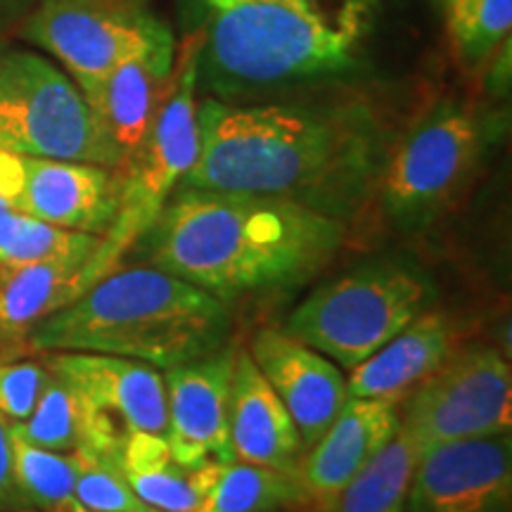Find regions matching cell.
Returning a JSON list of instances; mask_svg holds the SVG:
<instances>
[{
	"mask_svg": "<svg viewBox=\"0 0 512 512\" xmlns=\"http://www.w3.org/2000/svg\"><path fill=\"white\" fill-rule=\"evenodd\" d=\"M124 475L145 505L157 512H197L202 505L195 470L178 465L162 434L128 432L121 444Z\"/></svg>",
	"mask_w": 512,
	"mask_h": 512,
	"instance_id": "7402d4cb",
	"label": "cell"
},
{
	"mask_svg": "<svg viewBox=\"0 0 512 512\" xmlns=\"http://www.w3.org/2000/svg\"><path fill=\"white\" fill-rule=\"evenodd\" d=\"M448 34L465 67L479 69L510 43L512 0H446Z\"/></svg>",
	"mask_w": 512,
	"mask_h": 512,
	"instance_id": "4316f807",
	"label": "cell"
},
{
	"mask_svg": "<svg viewBox=\"0 0 512 512\" xmlns=\"http://www.w3.org/2000/svg\"><path fill=\"white\" fill-rule=\"evenodd\" d=\"M67 512H91V510H86V508H81V505L79 503H72V505H69V508H67Z\"/></svg>",
	"mask_w": 512,
	"mask_h": 512,
	"instance_id": "d6a6232c",
	"label": "cell"
},
{
	"mask_svg": "<svg viewBox=\"0 0 512 512\" xmlns=\"http://www.w3.org/2000/svg\"><path fill=\"white\" fill-rule=\"evenodd\" d=\"M202 505L197 512H275L309 503L299 472L209 460L195 470Z\"/></svg>",
	"mask_w": 512,
	"mask_h": 512,
	"instance_id": "44dd1931",
	"label": "cell"
},
{
	"mask_svg": "<svg viewBox=\"0 0 512 512\" xmlns=\"http://www.w3.org/2000/svg\"><path fill=\"white\" fill-rule=\"evenodd\" d=\"M510 434L430 446L415 465L408 512H510Z\"/></svg>",
	"mask_w": 512,
	"mask_h": 512,
	"instance_id": "7c38bea8",
	"label": "cell"
},
{
	"mask_svg": "<svg viewBox=\"0 0 512 512\" xmlns=\"http://www.w3.org/2000/svg\"><path fill=\"white\" fill-rule=\"evenodd\" d=\"M195 36L176 50L174 86L166 95L155 124L140 145L136 157L119 174V209L112 228L102 235L93 259V283L114 271L121 259L136 247L169 197L181 188L183 178L200 152L197 128V69Z\"/></svg>",
	"mask_w": 512,
	"mask_h": 512,
	"instance_id": "52a82bcc",
	"label": "cell"
},
{
	"mask_svg": "<svg viewBox=\"0 0 512 512\" xmlns=\"http://www.w3.org/2000/svg\"><path fill=\"white\" fill-rule=\"evenodd\" d=\"M46 380V363L5 361V358H0V415L10 425L27 420L34 411Z\"/></svg>",
	"mask_w": 512,
	"mask_h": 512,
	"instance_id": "f1b7e54d",
	"label": "cell"
},
{
	"mask_svg": "<svg viewBox=\"0 0 512 512\" xmlns=\"http://www.w3.org/2000/svg\"><path fill=\"white\" fill-rule=\"evenodd\" d=\"M399 420V403L349 396L299 465L309 503L320 510L328 508L339 491L394 439Z\"/></svg>",
	"mask_w": 512,
	"mask_h": 512,
	"instance_id": "e0dca14e",
	"label": "cell"
},
{
	"mask_svg": "<svg viewBox=\"0 0 512 512\" xmlns=\"http://www.w3.org/2000/svg\"><path fill=\"white\" fill-rule=\"evenodd\" d=\"M344 238L347 223L302 204L178 188L136 247L147 266L230 302L306 283L335 259Z\"/></svg>",
	"mask_w": 512,
	"mask_h": 512,
	"instance_id": "7a4b0ae2",
	"label": "cell"
},
{
	"mask_svg": "<svg viewBox=\"0 0 512 512\" xmlns=\"http://www.w3.org/2000/svg\"><path fill=\"white\" fill-rule=\"evenodd\" d=\"M226 302L155 266L114 268L72 304L43 318L34 351H91L169 370L226 347Z\"/></svg>",
	"mask_w": 512,
	"mask_h": 512,
	"instance_id": "277c9868",
	"label": "cell"
},
{
	"mask_svg": "<svg viewBox=\"0 0 512 512\" xmlns=\"http://www.w3.org/2000/svg\"><path fill=\"white\" fill-rule=\"evenodd\" d=\"M228 422L235 460L299 472L306 448L297 425L247 349H235Z\"/></svg>",
	"mask_w": 512,
	"mask_h": 512,
	"instance_id": "ac0fdd59",
	"label": "cell"
},
{
	"mask_svg": "<svg viewBox=\"0 0 512 512\" xmlns=\"http://www.w3.org/2000/svg\"><path fill=\"white\" fill-rule=\"evenodd\" d=\"M22 508L12 475V434L10 422L0 415V512Z\"/></svg>",
	"mask_w": 512,
	"mask_h": 512,
	"instance_id": "f546056e",
	"label": "cell"
},
{
	"mask_svg": "<svg viewBox=\"0 0 512 512\" xmlns=\"http://www.w3.org/2000/svg\"><path fill=\"white\" fill-rule=\"evenodd\" d=\"M430 297L432 287L420 271L399 261H373L316 287L290 313L285 332L351 370L411 325Z\"/></svg>",
	"mask_w": 512,
	"mask_h": 512,
	"instance_id": "8992f818",
	"label": "cell"
},
{
	"mask_svg": "<svg viewBox=\"0 0 512 512\" xmlns=\"http://www.w3.org/2000/svg\"><path fill=\"white\" fill-rule=\"evenodd\" d=\"M176 50L164 46L131 57L83 95L117 157V171L136 157L174 86Z\"/></svg>",
	"mask_w": 512,
	"mask_h": 512,
	"instance_id": "2e32d148",
	"label": "cell"
},
{
	"mask_svg": "<svg viewBox=\"0 0 512 512\" xmlns=\"http://www.w3.org/2000/svg\"><path fill=\"white\" fill-rule=\"evenodd\" d=\"M8 3H12V0H0V5H8Z\"/></svg>",
	"mask_w": 512,
	"mask_h": 512,
	"instance_id": "836d02e7",
	"label": "cell"
},
{
	"mask_svg": "<svg viewBox=\"0 0 512 512\" xmlns=\"http://www.w3.org/2000/svg\"><path fill=\"white\" fill-rule=\"evenodd\" d=\"M498 138L501 126L482 107L439 100L384 159L375 190L384 219L406 233L430 226L463 195Z\"/></svg>",
	"mask_w": 512,
	"mask_h": 512,
	"instance_id": "5b68a950",
	"label": "cell"
},
{
	"mask_svg": "<svg viewBox=\"0 0 512 512\" xmlns=\"http://www.w3.org/2000/svg\"><path fill=\"white\" fill-rule=\"evenodd\" d=\"M200 152L181 188L249 192L347 223L375 197L392 133L363 100L197 102Z\"/></svg>",
	"mask_w": 512,
	"mask_h": 512,
	"instance_id": "6da1fadb",
	"label": "cell"
},
{
	"mask_svg": "<svg viewBox=\"0 0 512 512\" xmlns=\"http://www.w3.org/2000/svg\"><path fill=\"white\" fill-rule=\"evenodd\" d=\"M0 150L117 171L79 86L57 62L12 43H0Z\"/></svg>",
	"mask_w": 512,
	"mask_h": 512,
	"instance_id": "ba28073f",
	"label": "cell"
},
{
	"mask_svg": "<svg viewBox=\"0 0 512 512\" xmlns=\"http://www.w3.org/2000/svg\"><path fill=\"white\" fill-rule=\"evenodd\" d=\"M100 245L102 235L50 226L19 214L0 200V273L43 261L93 256L98 254Z\"/></svg>",
	"mask_w": 512,
	"mask_h": 512,
	"instance_id": "d4e9b609",
	"label": "cell"
},
{
	"mask_svg": "<svg viewBox=\"0 0 512 512\" xmlns=\"http://www.w3.org/2000/svg\"><path fill=\"white\" fill-rule=\"evenodd\" d=\"M406 401L399 427L420 451L453 439L510 434V363L491 347L460 351L448 356Z\"/></svg>",
	"mask_w": 512,
	"mask_h": 512,
	"instance_id": "30bf717a",
	"label": "cell"
},
{
	"mask_svg": "<svg viewBox=\"0 0 512 512\" xmlns=\"http://www.w3.org/2000/svg\"><path fill=\"white\" fill-rule=\"evenodd\" d=\"M235 349L169 368L166 387V444L178 465L195 470L209 460H235L230 448V382Z\"/></svg>",
	"mask_w": 512,
	"mask_h": 512,
	"instance_id": "4fadbf2b",
	"label": "cell"
},
{
	"mask_svg": "<svg viewBox=\"0 0 512 512\" xmlns=\"http://www.w3.org/2000/svg\"><path fill=\"white\" fill-rule=\"evenodd\" d=\"M10 434L31 446L72 453L91 444L93 418L72 384L48 370V380L34 411L24 422L10 425Z\"/></svg>",
	"mask_w": 512,
	"mask_h": 512,
	"instance_id": "cb8c5ba5",
	"label": "cell"
},
{
	"mask_svg": "<svg viewBox=\"0 0 512 512\" xmlns=\"http://www.w3.org/2000/svg\"><path fill=\"white\" fill-rule=\"evenodd\" d=\"M306 3L332 5V8H347V5H370V8H377V3H380V0H306Z\"/></svg>",
	"mask_w": 512,
	"mask_h": 512,
	"instance_id": "4dcf8cb0",
	"label": "cell"
},
{
	"mask_svg": "<svg viewBox=\"0 0 512 512\" xmlns=\"http://www.w3.org/2000/svg\"><path fill=\"white\" fill-rule=\"evenodd\" d=\"M93 256L43 261L0 273V344H24L43 318L93 285Z\"/></svg>",
	"mask_w": 512,
	"mask_h": 512,
	"instance_id": "ffe728a7",
	"label": "cell"
},
{
	"mask_svg": "<svg viewBox=\"0 0 512 512\" xmlns=\"http://www.w3.org/2000/svg\"><path fill=\"white\" fill-rule=\"evenodd\" d=\"M0 200L50 226L105 235L117 219L119 174L91 162L0 150Z\"/></svg>",
	"mask_w": 512,
	"mask_h": 512,
	"instance_id": "8fae6325",
	"label": "cell"
},
{
	"mask_svg": "<svg viewBox=\"0 0 512 512\" xmlns=\"http://www.w3.org/2000/svg\"><path fill=\"white\" fill-rule=\"evenodd\" d=\"M76 456L74 501L91 512H157L131 489L121 467V444L83 446Z\"/></svg>",
	"mask_w": 512,
	"mask_h": 512,
	"instance_id": "83f0119b",
	"label": "cell"
},
{
	"mask_svg": "<svg viewBox=\"0 0 512 512\" xmlns=\"http://www.w3.org/2000/svg\"><path fill=\"white\" fill-rule=\"evenodd\" d=\"M197 91L223 102L292 91L361 67L375 8L306 0H202Z\"/></svg>",
	"mask_w": 512,
	"mask_h": 512,
	"instance_id": "3957f363",
	"label": "cell"
},
{
	"mask_svg": "<svg viewBox=\"0 0 512 512\" xmlns=\"http://www.w3.org/2000/svg\"><path fill=\"white\" fill-rule=\"evenodd\" d=\"M420 446L401 430L339 491L325 512H408V489Z\"/></svg>",
	"mask_w": 512,
	"mask_h": 512,
	"instance_id": "603a6c76",
	"label": "cell"
},
{
	"mask_svg": "<svg viewBox=\"0 0 512 512\" xmlns=\"http://www.w3.org/2000/svg\"><path fill=\"white\" fill-rule=\"evenodd\" d=\"M43 363L72 384L93 418L124 437L128 432L166 437V387L159 368L136 358L91 351H48Z\"/></svg>",
	"mask_w": 512,
	"mask_h": 512,
	"instance_id": "5bb4252c",
	"label": "cell"
},
{
	"mask_svg": "<svg viewBox=\"0 0 512 512\" xmlns=\"http://www.w3.org/2000/svg\"><path fill=\"white\" fill-rule=\"evenodd\" d=\"M12 475L19 503L38 512H67L74 503L76 456L12 437Z\"/></svg>",
	"mask_w": 512,
	"mask_h": 512,
	"instance_id": "484cf974",
	"label": "cell"
},
{
	"mask_svg": "<svg viewBox=\"0 0 512 512\" xmlns=\"http://www.w3.org/2000/svg\"><path fill=\"white\" fill-rule=\"evenodd\" d=\"M93 3L124 5V8H147V5H150V0H93Z\"/></svg>",
	"mask_w": 512,
	"mask_h": 512,
	"instance_id": "1f68e13d",
	"label": "cell"
},
{
	"mask_svg": "<svg viewBox=\"0 0 512 512\" xmlns=\"http://www.w3.org/2000/svg\"><path fill=\"white\" fill-rule=\"evenodd\" d=\"M453 351V328L441 313L422 311L373 356L349 370V396L406 401Z\"/></svg>",
	"mask_w": 512,
	"mask_h": 512,
	"instance_id": "d6986e66",
	"label": "cell"
},
{
	"mask_svg": "<svg viewBox=\"0 0 512 512\" xmlns=\"http://www.w3.org/2000/svg\"><path fill=\"white\" fill-rule=\"evenodd\" d=\"M247 351L283 401L309 451L347 403V377L328 356L285 330L256 332Z\"/></svg>",
	"mask_w": 512,
	"mask_h": 512,
	"instance_id": "9a60e30c",
	"label": "cell"
},
{
	"mask_svg": "<svg viewBox=\"0 0 512 512\" xmlns=\"http://www.w3.org/2000/svg\"><path fill=\"white\" fill-rule=\"evenodd\" d=\"M22 34L31 46L55 57L83 95L121 62L176 46L174 31L155 12L93 0H41Z\"/></svg>",
	"mask_w": 512,
	"mask_h": 512,
	"instance_id": "9c48e42d",
	"label": "cell"
}]
</instances>
